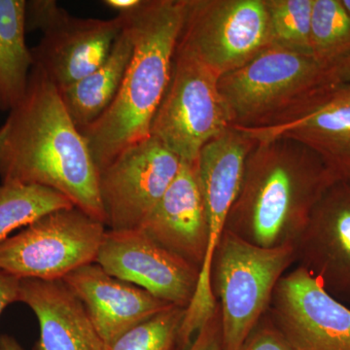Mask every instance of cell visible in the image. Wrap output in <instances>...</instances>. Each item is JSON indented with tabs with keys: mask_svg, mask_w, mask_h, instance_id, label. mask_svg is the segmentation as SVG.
<instances>
[{
	"mask_svg": "<svg viewBox=\"0 0 350 350\" xmlns=\"http://www.w3.org/2000/svg\"><path fill=\"white\" fill-rule=\"evenodd\" d=\"M265 3L271 46L312 56L313 0H265Z\"/></svg>",
	"mask_w": 350,
	"mask_h": 350,
	"instance_id": "603a6c76",
	"label": "cell"
},
{
	"mask_svg": "<svg viewBox=\"0 0 350 350\" xmlns=\"http://www.w3.org/2000/svg\"><path fill=\"white\" fill-rule=\"evenodd\" d=\"M18 301L38 317L33 350H108L81 301L63 280H20Z\"/></svg>",
	"mask_w": 350,
	"mask_h": 350,
	"instance_id": "e0dca14e",
	"label": "cell"
},
{
	"mask_svg": "<svg viewBox=\"0 0 350 350\" xmlns=\"http://www.w3.org/2000/svg\"><path fill=\"white\" fill-rule=\"evenodd\" d=\"M325 103L338 105H350V83L340 84L334 88Z\"/></svg>",
	"mask_w": 350,
	"mask_h": 350,
	"instance_id": "f546056e",
	"label": "cell"
},
{
	"mask_svg": "<svg viewBox=\"0 0 350 350\" xmlns=\"http://www.w3.org/2000/svg\"><path fill=\"white\" fill-rule=\"evenodd\" d=\"M239 350H293L291 345L273 323L269 312L251 332Z\"/></svg>",
	"mask_w": 350,
	"mask_h": 350,
	"instance_id": "d4e9b609",
	"label": "cell"
},
{
	"mask_svg": "<svg viewBox=\"0 0 350 350\" xmlns=\"http://www.w3.org/2000/svg\"><path fill=\"white\" fill-rule=\"evenodd\" d=\"M186 308L172 306L122 335L108 350H174Z\"/></svg>",
	"mask_w": 350,
	"mask_h": 350,
	"instance_id": "cb8c5ba5",
	"label": "cell"
},
{
	"mask_svg": "<svg viewBox=\"0 0 350 350\" xmlns=\"http://www.w3.org/2000/svg\"><path fill=\"white\" fill-rule=\"evenodd\" d=\"M268 312L293 350H350V308L300 266L278 283Z\"/></svg>",
	"mask_w": 350,
	"mask_h": 350,
	"instance_id": "7c38bea8",
	"label": "cell"
},
{
	"mask_svg": "<svg viewBox=\"0 0 350 350\" xmlns=\"http://www.w3.org/2000/svg\"><path fill=\"white\" fill-rule=\"evenodd\" d=\"M107 230L78 207L52 211L0 243V271L19 280H63L96 262Z\"/></svg>",
	"mask_w": 350,
	"mask_h": 350,
	"instance_id": "52a82bcc",
	"label": "cell"
},
{
	"mask_svg": "<svg viewBox=\"0 0 350 350\" xmlns=\"http://www.w3.org/2000/svg\"><path fill=\"white\" fill-rule=\"evenodd\" d=\"M0 350H25L15 338L10 335H0Z\"/></svg>",
	"mask_w": 350,
	"mask_h": 350,
	"instance_id": "4dcf8cb0",
	"label": "cell"
},
{
	"mask_svg": "<svg viewBox=\"0 0 350 350\" xmlns=\"http://www.w3.org/2000/svg\"><path fill=\"white\" fill-rule=\"evenodd\" d=\"M133 51V36L125 21V27L105 63L79 81L59 90L69 116L80 131L92 125L112 105Z\"/></svg>",
	"mask_w": 350,
	"mask_h": 350,
	"instance_id": "d6986e66",
	"label": "cell"
},
{
	"mask_svg": "<svg viewBox=\"0 0 350 350\" xmlns=\"http://www.w3.org/2000/svg\"><path fill=\"white\" fill-rule=\"evenodd\" d=\"M20 280L0 271V314L4 308L18 301Z\"/></svg>",
	"mask_w": 350,
	"mask_h": 350,
	"instance_id": "4316f807",
	"label": "cell"
},
{
	"mask_svg": "<svg viewBox=\"0 0 350 350\" xmlns=\"http://www.w3.org/2000/svg\"><path fill=\"white\" fill-rule=\"evenodd\" d=\"M25 20L27 29H39L43 34L31 50L34 64L59 90L100 68L125 27L122 16L108 20L76 18L53 0L27 1Z\"/></svg>",
	"mask_w": 350,
	"mask_h": 350,
	"instance_id": "9c48e42d",
	"label": "cell"
},
{
	"mask_svg": "<svg viewBox=\"0 0 350 350\" xmlns=\"http://www.w3.org/2000/svg\"><path fill=\"white\" fill-rule=\"evenodd\" d=\"M294 261L293 244L261 247L225 230L211 273L220 312L222 350L241 349L268 313L276 285Z\"/></svg>",
	"mask_w": 350,
	"mask_h": 350,
	"instance_id": "5b68a950",
	"label": "cell"
},
{
	"mask_svg": "<svg viewBox=\"0 0 350 350\" xmlns=\"http://www.w3.org/2000/svg\"><path fill=\"white\" fill-rule=\"evenodd\" d=\"M336 86L312 56L273 46L218 81L232 126L241 129L293 123L323 105Z\"/></svg>",
	"mask_w": 350,
	"mask_h": 350,
	"instance_id": "277c9868",
	"label": "cell"
},
{
	"mask_svg": "<svg viewBox=\"0 0 350 350\" xmlns=\"http://www.w3.org/2000/svg\"><path fill=\"white\" fill-rule=\"evenodd\" d=\"M0 179L57 191L105 224L89 145L59 89L36 64L24 96L0 126Z\"/></svg>",
	"mask_w": 350,
	"mask_h": 350,
	"instance_id": "6da1fadb",
	"label": "cell"
},
{
	"mask_svg": "<svg viewBox=\"0 0 350 350\" xmlns=\"http://www.w3.org/2000/svg\"><path fill=\"white\" fill-rule=\"evenodd\" d=\"M179 44L221 76L271 46L265 0H185Z\"/></svg>",
	"mask_w": 350,
	"mask_h": 350,
	"instance_id": "ba28073f",
	"label": "cell"
},
{
	"mask_svg": "<svg viewBox=\"0 0 350 350\" xmlns=\"http://www.w3.org/2000/svg\"><path fill=\"white\" fill-rule=\"evenodd\" d=\"M299 266L329 292H350V182L338 180L313 207L295 243Z\"/></svg>",
	"mask_w": 350,
	"mask_h": 350,
	"instance_id": "5bb4252c",
	"label": "cell"
},
{
	"mask_svg": "<svg viewBox=\"0 0 350 350\" xmlns=\"http://www.w3.org/2000/svg\"><path fill=\"white\" fill-rule=\"evenodd\" d=\"M125 19L133 51L109 108L83 129L98 170L131 145L151 137V126L172 79L185 19V0H144Z\"/></svg>",
	"mask_w": 350,
	"mask_h": 350,
	"instance_id": "3957f363",
	"label": "cell"
},
{
	"mask_svg": "<svg viewBox=\"0 0 350 350\" xmlns=\"http://www.w3.org/2000/svg\"><path fill=\"white\" fill-rule=\"evenodd\" d=\"M219 76L178 42L172 79L151 126V137L182 163L194 165L202 149L231 128Z\"/></svg>",
	"mask_w": 350,
	"mask_h": 350,
	"instance_id": "8992f818",
	"label": "cell"
},
{
	"mask_svg": "<svg viewBox=\"0 0 350 350\" xmlns=\"http://www.w3.org/2000/svg\"><path fill=\"white\" fill-rule=\"evenodd\" d=\"M96 262L110 275L179 308H188L199 282V268L165 250L142 229L107 230Z\"/></svg>",
	"mask_w": 350,
	"mask_h": 350,
	"instance_id": "4fadbf2b",
	"label": "cell"
},
{
	"mask_svg": "<svg viewBox=\"0 0 350 350\" xmlns=\"http://www.w3.org/2000/svg\"><path fill=\"white\" fill-rule=\"evenodd\" d=\"M63 282L82 301L108 347L133 327L174 306L110 275L96 262L76 269Z\"/></svg>",
	"mask_w": 350,
	"mask_h": 350,
	"instance_id": "9a60e30c",
	"label": "cell"
},
{
	"mask_svg": "<svg viewBox=\"0 0 350 350\" xmlns=\"http://www.w3.org/2000/svg\"><path fill=\"white\" fill-rule=\"evenodd\" d=\"M139 229L165 250L202 269L209 230L196 163H181L174 180Z\"/></svg>",
	"mask_w": 350,
	"mask_h": 350,
	"instance_id": "2e32d148",
	"label": "cell"
},
{
	"mask_svg": "<svg viewBox=\"0 0 350 350\" xmlns=\"http://www.w3.org/2000/svg\"><path fill=\"white\" fill-rule=\"evenodd\" d=\"M256 145L254 138L241 129L231 126L202 149L196 163L206 206L209 239L197 290L186 310V320L190 325H202L217 308L211 282L214 253L241 190L246 160Z\"/></svg>",
	"mask_w": 350,
	"mask_h": 350,
	"instance_id": "8fae6325",
	"label": "cell"
},
{
	"mask_svg": "<svg viewBox=\"0 0 350 350\" xmlns=\"http://www.w3.org/2000/svg\"><path fill=\"white\" fill-rule=\"evenodd\" d=\"M174 350H222V329L218 306L216 312L200 329L190 345L184 347L178 344Z\"/></svg>",
	"mask_w": 350,
	"mask_h": 350,
	"instance_id": "484cf974",
	"label": "cell"
},
{
	"mask_svg": "<svg viewBox=\"0 0 350 350\" xmlns=\"http://www.w3.org/2000/svg\"><path fill=\"white\" fill-rule=\"evenodd\" d=\"M27 1L0 0V110L10 111L27 91L34 64L25 43Z\"/></svg>",
	"mask_w": 350,
	"mask_h": 350,
	"instance_id": "ffe728a7",
	"label": "cell"
},
{
	"mask_svg": "<svg viewBox=\"0 0 350 350\" xmlns=\"http://www.w3.org/2000/svg\"><path fill=\"white\" fill-rule=\"evenodd\" d=\"M238 129L257 142L283 137L300 142L314 152L338 180L350 182V105L324 103L303 118L278 128Z\"/></svg>",
	"mask_w": 350,
	"mask_h": 350,
	"instance_id": "ac0fdd59",
	"label": "cell"
},
{
	"mask_svg": "<svg viewBox=\"0 0 350 350\" xmlns=\"http://www.w3.org/2000/svg\"><path fill=\"white\" fill-rule=\"evenodd\" d=\"M337 181L300 142L283 137L257 142L225 230L261 247L295 245L313 207Z\"/></svg>",
	"mask_w": 350,
	"mask_h": 350,
	"instance_id": "7a4b0ae2",
	"label": "cell"
},
{
	"mask_svg": "<svg viewBox=\"0 0 350 350\" xmlns=\"http://www.w3.org/2000/svg\"><path fill=\"white\" fill-rule=\"evenodd\" d=\"M340 1H342L345 8L347 9V12L350 14V0H340Z\"/></svg>",
	"mask_w": 350,
	"mask_h": 350,
	"instance_id": "1f68e13d",
	"label": "cell"
},
{
	"mask_svg": "<svg viewBox=\"0 0 350 350\" xmlns=\"http://www.w3.org/2000/svg\"><path fill=\"white\" fill-rule=\"evenodd\" d=\"M75 206L66 196L42 186L0 183V243L46 214Z\"/></svg>",
	"mask_w": 350,
	"mask_h": 350,
	"instance_id": "44dd1931",
	"label": "cell"
},
{
	"mask_svg": "<svg viewBox=\"0 0 350 350\" xmlns=\"http://www.w3.org/2000/svg\"><path fill=\"white\" fill-rule=\"evenodd\" d=\"M312 49L328 69L350 57V14L340 0H313Z\"/></svg>",
	"mask_w": 350,
	"mask_h": 350,
	"instance_id": "7402d4cb",
	"label": "cell"
},
{
	"mask_svg": "<svg viewBox=\"0 0 350 350\" xmlns=\"http://www.w3.org/2000/svg\"><path fill=\"white\" fill-rule=\"evenodd\" d=\"M142 2L144 0H105L103 3L118 12V15H126L137 10Z\"/></svg>",
	"mask_w": 350,
	"mask_h": 350,
	"instance_id": "83f0119b",
	"label": "cell"
},
{
	"mask_svg": "<svg viewBox=\"0 0 350 350\" xmlns=\"http://www.w3.org/2000/svg\"><path fill=\"white\" fill-rule=\"evenodd\" d=\"M332 80L337 85L350 83V57L329 69Z\"/></svg>",
	"mask_w": 350,
	"mask_h": 350,
	"instance_id": "f1b7e54d",
	"label": "cell"
},
{
	"mask_svg": "<svg viewBox=\"0 0 350 350\" xmlns=\"http://www.w3.org/2000/svg\"><path fill=\"white\" fill-rule=\"evenodd\" d=\"M157 138L131 145L98 170V192L110 231L139 229L181 167Z\"/></svg>",
	"mask_w": 350,
	"mask_h": 350,
	"instance_id": "30bf717a",
	"label": "cell"
}]
</instances>
